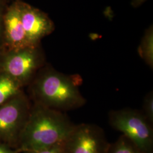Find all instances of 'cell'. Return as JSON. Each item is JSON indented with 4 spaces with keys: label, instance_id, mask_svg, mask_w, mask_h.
<instances>
[{
    "label": "cell",
    "instance_id": "cell-1",
    "mask_svg": "<svg viewBox=\"0 0 153 153\" xmlns=\"http://www.w3.org/2000/svg\"><path fill=\"white\" fill-rule=\"evenodd\" d=\"M75 125L65 112L35 103L19 137L18 150L33 153L63 142Z\"/></svg>",
    "mask_w": 153,
    "mask_h": 153
},
{
    "label": "cell",
    "instance_id": "cell-2",
    "mask_svg": "<svg viewBox=\"0 0 153 153\" xmlns=\"http://www.w3.org/2000/svg\"><path fill=\"white\" fill-rule=\"evenodd\" d=\"M83 80L78 74H66L51 67L40 69L31 83L35 103L65 112L86 103L81 91Z\"/></svg>",
    "mask_w": 153,
    "mask_h": 153
},
{
    "label": "cell",
    "instance_id": "cell-3",
    "mask_svg": "<svg viewBox=\"0 0 153 153\" xmlns=\"http://www.w3.org/2000/svg\"><path fill=\"white\" fill-rule=\"evenodd\" d=\"M110 126L120 131L145 153H153V125L141 111L126 108L108 114Z\"/></svg>",
    "mask_w": 153,
    "mask_h": 153
},
{
    "label": "cell",
    "instance_id": "cell-4",
    "mask_svg": "<svg viewBox=\"0 0 153 153\" xmlns=\"http://www.w3.org/2000/svg\"><path fill=\"white\" fill-rule=\"evenodd\" d=\"M44 57L38 46L7 51L0 63L1 72L22 86L31 83L43 66Z\"/></svg>",
    "mask_w": 153,
    "mask_h": 153
},
{
    "label": "cell",
    "instance_id": "cell-5",
    "mask_svg": "<svg viewBox=\"0 0 153 153\" xmlns=\"http://www.w3.org/2000/svg\"><path fill=\"white\" fill-rule=\"evenodd\" d=\"M31 105L21 91L0 106V142L18 143Z\"/></svg>",
    "mask_w": 153,
    "mask_h": 153
},
{
    "label": "cell",
    "instance_id": "cell-6",
    "mask_svg": "<svg viewBox=\"0 0 153 153\" xmlns=\"http://www.w3.org/2000/svg\"><path fill=\"white\" fill-rule=\"evenodd\" d=\"M109 145L103 129L88 123L75 125L64 141L65 153H107Z\"/></svg>",
    "mask_w": 153,
    "mask_h": 153
},
{
    "label": "cell",
    "instance_id": "cell-7",
    "mask_svg": "<svg viewBox=\"0 0 153 153\" xmlns=\"http://www.w3.org/2000/svg\"><path fill=\"white\" fill-rule=\"evenodd\" d=\"M17 2L28 40L31 46H38L42 39L53 31L54 23L45 13L38 9L20 0Z\"/></svg>",
    "mask_w": 153,
    "mask_h": 153
},
{
    "label": "cell",
    "instance_id": "cell-8",
    "mask_svg": "<svg viewBox=\"0 0 153 153\" xmlns=\"http://www.w3.org/2000/svg\"><path fill=\"white\" fill-rule=\"evenodd\" d=\"M2 42L7 51L33 47L23 27L17 1L6 9L4 19Z\"/></svg>",
    "mask_w": 153,
    "mask_h": 153
},
{
    "label": "cell",
    "instance_id": "cell-9",
    "mask_svg": "<svg viewBox=\"0 0 153 153\" xmlns=\"http://www.w3.org/2000/svg\"><path fill=\"white\" fill-rule=\"evenodd\" d=\"M22 86L10 76L0 73V106L21 91Z\"/></svg>",
    "mask_w": 153,
    "mask_h": 153
},
{
    "label": "cell",
    "instance_id": "cell-10",
    "mask_svg": "<svg viewBox=\"0 0 153 153\" xmlns=\"http://www.w3.org/2000/svg\"><path fill=\"white\" fill-rule=\"evenodd\" d=\"M138 52L145 62L153 68V27L148 28L142 39L141 44L138 48Z\"/></svg>",
    "mask_w": 153,
    "mask_h": 153
},
{
    "label": "cell",
    "instance_id": "cell-11",
    "mask_svg": "<svg viewBox=\"0 0 153 153\" xmlns=\"http://www.w3.org/2000/svg\"><path fill=\"white\" fill-rule=\"evenodd\" d=\"M107 153H145L124 135H121L113 143H110Z\"/></svg>",
    "mask_w": 153,
    "mask_h": 153
},
{
    "label": "cell",
    "instance_id": "cell-12",
    "mask_svg": "<svg viewBox=\"0 0 153 153\" xmlns=\"http://www.w3.org/2000/svg\"><path fill=\"white\" fill-rule=\"evenodd\" d=\"M141 112L150 124L153 125V92L150 91L145 96Z\"/></svg>",
    "mask_w": 153,
    "mask_h": 153
},
{
    "label": "cell",
    "instance_id": "cell-13",
    "mask_svg": "<svg viewBox=\"0 0 153 153\" xmlns=\"http://www.w3.org/2000/svg\"><path fill=\"white\" fill-rule=\"evenodd\" d=\"M64 141L56 143L48 148H45L31 153H65L64 148Z\"/></svg>",
    "mask_w": 153,
    "mask_h": 153
},
{
    "label": "cell",
    "instance_id": "cell-14",
    "mask_svg": "<svg viewBox=\"0 0 153 153\" xmlns=\"http://www.w3.org/2000/svg\"><path fill=\"white\" fill-rule=\"evenodd\" d=\"M7 7L5 6V0H0V43L3 39V26L4 19Z\"/></svg>",
    "mask_w": 153,
    "mask_h": 153
},
{
    "label": "cell",
    "instance_id": "cell-15",
    "mask_svg": "<svg viewBox=\"0 0 153 153\" xmlns=\"http://www.w3.org/2000/svg\"><path fill=\"white\" fill-rule=\"evenodd\" d=\"M0 153H16L9 147L0 142Z\"/></svg>",
    "mask_w": 153,
    "mask_h": 153
},
{
    "label": "cell",
    "instance_id": "cell-16",
    "mask_svg": "<svg viewBox=\"0 0 153 153\" xmlns=\"http://www.w3.org/2000/svg\"><path fill=\"white\" fill-rule=\"evenodd\" d=\"M147 0H131V5L134 7H137L142 5Z\"/></svg>",
    "mask_w": 153,
    "mask_h": 153
},
{
    "label": "cell",
    "instance_id": "cell-17",
    "mask_svg": "<svg viewBox=\"0 0 153 153\" xmlns=\"http://www.w3.org/2000/svg\"><path fill=\"white\" fill-rule=\"evenodd\" d=\"M18 1V0H15V1Z\"/></svg>",
    "mask_w": 153,
    "mask_h": 153
}]
</instances>
